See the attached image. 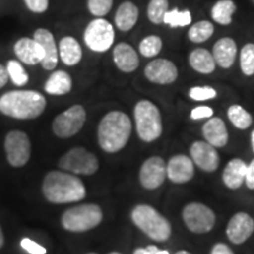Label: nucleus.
<instances>
[{
  "mask_svg": "<svg viewBox=\"0 0 254 254\" xmlns=\"http://www.w3.org/2000/svg\"><path fill=\"white\" fill-rule=\"evenodd\" d=\"M41 193L51 204H73L86 198V187L75 174L63 170H53L44 177Z\"/></svg>",
  "mask_w": 254,
  "mask_h": 254,
  "instance_id": "1",
  "label": "nucleus"
},
{
  "mask_svg": "<svg viewBox=\"0 0 254 254\" xmlns=\"http://www.w3.org/2000/svg\"><path fill=\"white\" fill-rule=\"evenodd\" d=\"M46 106V98L37 91L14 90L0 97V113L18 120L39 118Z\"/></svg>",
  "mask_w": 254,
  "mask_h": 254,
  "instance_id": "2",
  "label": "nucleus"
},
{
  "mask_svg": "<svg viewBox=\"0 0 254 254\" xmlns=\"http://www.w3.org/2000/svg\"><path fill=\"white\" fill-rule=\"evenodd\" d=\"M131 133L132 123L129 117L122 111H112L105 114L99 122L98 144L106 153H117L127 145Z\"/></svg>",
  "mask_w": 254,
  "mask_h": 254,
  "instance_id": "3",
  "label": "nucleus"
},
{
  "mask_svg": "<svg viewBox=\"0 0 254 254\" xmlns=\"http://www.w3.org/2000/svg\"><path fill=\"white\" fill-rule=\"evenodd\" d=\"M131 219L139 230L154 241L164 243L172 234L170 221L151 205H136L131 212Z\"/></svg>",
  "mask_w": 254,
  "mask_h": 254,
  "instance_id": "4",
  "label": "nucleus"
},
{
  "mask_svg": "<svg viewBox=\"0 0 254 254\" xmlns=\"http://www.w3.org/2000/svg\"><path fill=\"white\" fill-rule=\"evenodd\" d=\"M104 219L103 209L97 204H80L66 209L60 222L65 231L84 233L99 226Z\"/></svg>",
  "mask_w": 254,
  "mask_h": 254,
  "instance_id": "5",
  "label": "nucleus"
},
{
  "mask_svg": "<svg viewBox=\"0 0 254 254\" xmlns=\"http://www.w3.org/2000/svg\"><path fill=\"white\" fill-rule=\"evenodd\" d=\"M136 134L144 142H152L163 133V119L157 105L150 100H140L134 106Z\"/></svg>",
  "mask_w": 254,
  "mask_h": 254,
  "instance_id": "6",
  "label": "nucleus"
},
{
  "mask_svg": "<svg viewBox=\"0 0 254 254\" xmlns=\"http://www.w3.org/2000/svg\"><path fill=\"white\" fill-rule=\"evenodd\" d=\"M58 166L60 170L75 176H92L99 170V160L87 148L77 146L60 157Z\"/></svg>",
  "mask_w": 254,
  "mask_h": 254,
  "instance_id": "7",
  "label": "nucleus"
},
{
  "mask_svg": "<svg viewBox=\"0 0 254 254\" xmlns=\"http://www.w3.org/2000/svg\"><path fill=\"white\" fill-rule=\"evenodd\" d=\"M86 123V110L82 105H72L59 113L52 122V132L57 138L68 139L78 134Z\"/></svg>",
  "mask_w": 254,
  "mask_h": 254,
  "instance_id": "8",
  "label": "nucleus"
},
{
  "mask_svg": "<svg viewBox=\"0 0 254 254\" xmlns=\"http://www.w3.org/2000/svg\"><path fill=\"white\" fill-rule=\"evenodd\" d=\"M116 32L112 24L104 18L93 19L84 31V41L91 51L97 53L107 52L113 46Z\"/></svg>",
  "mask_w": 254,
  "mask_h": 254,
  "instance_id": "9",
  "label": "nucleus"
},
{
  "mask_svg": "<svg viewBox=\"0 0 254 254\" xmlns=\"http://www.w3.org/2000/svg\"><path fill=\"white\" fill-rule=\"evenodd\" d=\"M4 150L6 160L12 167H24L30 161L32 153L30 136L26 132L20 129L9 131L5 135Z\"/></svg>",
  "mask_w": 254,
  "mask_h": 254,
  "instance_id": "10",
  "label": "nucleus"
},
{
  "mask_svg": "<svg viewBox=\"0 0 254 254\" xmlns=\"http://www.w3.org/2000/svg\"><path fill=\"white\" fill-rule=\"evenodd\" d=\"M183 220L190 232L205 234L214 227L215 214L208 206L200 202H190L183 209Z\"/></svg>",
  "mask_w": 254,
  "mask_h": 254,
  "instance_id": "11",
  "label": "nucleus"
},
{
  "mask_svg": "<svg viewBox=\"0 0 254 254\" xmlns=\"http://www.w3.org/2000/svg\"><path fill=\"white\" fill-rule=\"evenodd\" d=\"M166 178L167 163L158 155L146 159L139 171V182L146 190L158 189L163 185Z\"/></svg>",
  "mask_w": 254,
  "mask_h": 254,
  "instance_id": "12",
  "label": "nucleus"
},
{
  "mask_svg": "<svg viewBox=\"0 0 254 254\" xmlns=\"http://www.w3.org/2000/svg\"><path fill=\"white\" fill-rule=\"evenodd\" d=\"M144 73L148 81L157 85L173 84L178 78L176 64L164 58L154 59L148 63L146 65Z\"/></svg>",
  "mask_w": 254,
  "mask_h": 254,
  "instance_id": "13",
  "label": "nucleus"
},
{
  "mask_svg": "<svg viewBox=\"0 0 254 254\" xmlns=\"http://www.w3.org/2000/svg\"><path fill=\"white\" fill-rule=\"evenodd\" d=\"M190 153L193 163L205 172H214L220 164V157L217 152V147L207 141L193 142Z\"/></svg>",
  "mask_w": 254,
  "mask_h": 254,
  "instance_id": "14",
  "label": "nucleus"
},
{
  "mask_svg": "<svg viewBox=\"0 0 254 254\" xmlns=\"http://www.w3.org/2000/svg\"><path fill=\"white\" fill-rule=\"evenodd\" d=\"M254 232V219L245 212H239L231 218L226 234L231 243L240 245L245 243Z\"/></svg>",
  "mask_w": 254,
  "mask_h": 254,
  "instance_id": "15",
  "label": "nucleus"
},
{
  "mask_svg": "<svg viewBox=\"0 0 254 254\" xmlns=\"http://www.w3.org/2000/svg\"><path fill=\"white\" fill-rule=\"evenodd\" d=\"M194 176V163L184 154H177L167 163V178L174 184L189 183Z\"/></svg>",
  "mask_w": 254,
  "mask_h": 254,
  "instance_id": "16",
  "label": "nucleus"
},
{
  "mask_svg": "<svg viewBox=\"0 0 254 254\" xmlns=\"http://www.w3.org/2000/svg\"><path fill=\"white\" fill-rule=\"evenodd\" d=\"M13 50L19 62L25 65L34 66L37 64H41L45 57L43 47L34 38H20L18 41H15Z\"/></svg>",
  "mask_w": 254,
  "mask_h": 254,
  "instance_id": "17",
  "label": "nucleus"
},
{
  "mask_svg": "<svg viewBox=\"0 0 254 254\" xmlns=\"http://www.w3.org/2000/svg\"><path fill=\"white\" fill-rule=\"evenodd\" d=\"M33 38L40 44L44 50V53H45V57H44L43 62H41L43 68L46 69V71L55 69L59 62V53L55 36L52 34V32L47 30V28H38L34 32Z\"/></svg>",
  "mask_w": 254,
  "mask_h": 254,
  "instance_id": "18",
  "label": "nucleus"
},
{
  "mask_svg": "<svg viewBox=\"0 0 254 254\" xmlns=\"http://www.w3.org/2000/svg\"><path fill=\"white\" fill-rule=\"evenodd\" d=\"M113 62L117 68L124 73H132L139 67L138 53L127 43H119L114 46Z\"/></svg>",
  "mask_w": 254,
  "mask_h": 254,
  "instance_id": "19",
  "label": "nucleus"
},
{
  "mask_svg": "<svg viewBox=\"0 0 254 254\" xmlns=\"http://www.w3.org/2000/svg\"><path fill=\"white\" fill-rule=\"evenodd\" d=\"M237 43L230 37H224L214 44L212 55L215 64L221 68L232 67L237 57Z\"/></svg>",
  "mask_w": 254,
  "mask_h": 254,
  "instance_id": "20",
  "label": "nucleus"
},
{
  "mask_svg": "<svg viewBox=\"0 0 254 254\" xmlns=\"http://www.w3.org/2000/svg\"><path fill=\"white\" fill-rule=\"evenodd\" d=\"M202 135L206 141L217 148L224 147L228 142L227 127L220 118H209L202 126Z\"/></svg>",
  "mask_w": 254,
  "mask_h": 254,
  "instance_id": "21",
  "label": "nucleus"
},
{
  "mask_svg": "<svg viewBox=\"0 0 254 254\" xmlns=\"http://www.w3.org/2000/svg\"><path fill=\"white\" fill-rule=\"evenodd\" d=\"M247 165L239 158L232 159L225 167L222 173V180L228 189L238 190L245 183Z\"/></svg>",
  "mask_w": 254,
  "mask_h": 254,
  "instance_id": "22",
  "label": "nucleus"
},
{
  "mask_svg": "<svg viewBox=\"0 0 254 254\" xmlns=\"http://www.w3.org/2000/svg\"><path fill=\"white\" fill-rule=\"evenodd\" d=\"M59 59L66 66H75L82 59V49L79 41L71 36L60 39L58 46Z\"/></svg>",
  "mask_w": 254,
  "mask_h": 254,
  "instance_id": "23",
  "label": "nucleus"
},
{
  "mask_svg": "<svg viewBox=\"0 0 254 254\" xmlns=\"http://www.w3.org/2000/svg\"><path fill=\"white\" fill-rule=\"evenodd\" d=\"M139 19V8L134 2L124 1L119 5L114 15V23L117 28L123 32L131 31L135 26L136 21Z\"/></svg>",
  "mask_w": 254,
  "mask_h": 254,
  "instance_id": "24",
  "label": "nucleus"
},
{
  "mask_svg": "<svg viewBox=\"0 0 254 254\" xmlns=\"http://www.w3.org/2000/svg\"><path fill=\"white\" fill-rule=\"evenodd\" d=\"M73 81L71 75L66 71H55L47 79L44 90L50 95H65L72 91Z\"/></svg>",
  "mask_w": 254,
  "mask_h": 254,
  "instance_id": "25",
  "label": "nucleus"
},
{
  "mask_svg": "<svg viewBox=\"0 0 254 254\" xmlns=\"http://www.w3.org/2000/svg\"><path fill=\"white\" fill-rule=\"evenodd\" d=\"M189 63L190 67L201 74H209L214 72L217 66L213 55L206 49L193 50L189 57Z\"/></svg>",
  "mask_w": 254,
  "mask_h": 254,
  "instance_id": "26",
  "label": "nucleus"
},
{
  "mask_svg": "<svg viewBox=\"0 0 254 254\" xmlns=\"http://www.w3.org/2000/svg\"><path fill=\"white\" fill-rule=\"evenodd\" d=\"M237 11V5L233 0H219L212 7L211 15L215 23L227 26L232 23V15Z\"/></svg>",
  "mask_w": 254,
  "mask_h": 254,
  "instance_id": "27",
  "label": "nucleus"
},
{
  "mask_svg": "<svg viewBox=\"0 0 254 254\" xmlns=\"http://www.w3.org/2000/svg\"><path fill=\"white\" fill-rule=\"evenodd\" d=\"M214 33V25L209 20H200L192 25L187 32V37L192 43L200 44L208 40Z\"/></svg>",
  "mask_w": 254,
  "mask_h": 254,
  "instance_id": "28",
  "label": "nucleus"
},
{
  "mask_svg": "<svg viewBox=\"0 0 254 254\" xmlns=\"http://www.w3.org/2000/svg\"><path fill=\"white\" fill-rule=\"evenodd\" d=\"M227 116L230 122L239 129H246L252 125V116L240 105H232V106H230V109L227 111Z\"/></svg>",
  "mask_w": 254,
  "mask_h": 254,
  "instance_id": "29",
  "label": "nucleus"
},
{
  "mask_svg": "<svg viewBox=\"0 0 254 254\" xmlns=\"http://www.w3.org/2000/svg\"><path fill=\"white\" fill-rule=\"evenodd\" d=\"M6 68H7L9 79L13 82L15 86L23 87L28 84L30 81V75L25 71L24 66L21 65L20 62L18 60H8L6 64Z\"/></svg>",
  "mask_w": 254,
  "mask_h": 254,
  "instance_id": "30",
  "label": "nucleus"
},
{
  "mask_svg": "<svg viewBox=\"0 0 254 254\" xmlns=\"http://www.w3.org/2000/svg\"><path fill=\"white\" fill-rule=\"evenodd\" d=\"M161 49H163V40L155 34L145 37L139 43V52L145 58H153V57L158 56Z\"/></svg>",
  "mask_w": 254,
  "mask_h": 254,
  "instance_id": "31",
  "label": "nucleus"
},
{
  "mask_svg": "<svg viewBox=\"0 0 254 254\" xmlns=\"http://www.w3.org/2000/svg\"><path fill=\"white\" fill-rule=\"evenodd\" d=\"M163 23L170 25L173 28L189 26L192 23V14H190L189 9H186V11H179L178 8H174L172 11H167L165 13Z\"/></svg>",
  "mask_w": 254,
  "mask_h": 254,
  "instance_id": "32",
  "label": "nucleus"
},
{
  "mask_svg": "<svg viewBox=\"0 0 254 254\" xmlns=\"http://www.w3.org/2000/svg\"><path fill=\"white\" fill-rule=\"evenodd\" d=\"M168 11V0H150L147 5V18L151 23H163L164 15Z\"/></svg>",
  "mask_w": 254,
  "mask_h": 254,
  "instance_id": "33",
  "label": "nucleus"
},
{
  "mask_svg": "<svg viewBox=\"0 0 254 254\" xmlns=\"http://www.w3.org/2000/svg\"><path fill=\"white\" fill-rule=\"evenodd\" d=\"M240 68L247 77L254 75V44L244 45L240 51Z\"/></svg>",
  "mask_w": 254,
  "mask_h": 254,
  "instance_id": "34",
  "label": "nucleus"
},
{
  "mask_svg": "<svg viewBox=\"0 0 254 254\" xmlns=\"http://www.w3.org/2000/svg\"><path fill=\"white\" fill-rule=\"evenodd\" d=\"M113 0H87V8L92 15L104 18L112 9Z\"/></svg>",
  "mask_w": 254,
  "mask_h": 254,
  "instance_id": "35",
  "label": "nucleus"
},
{
  "mask_svg": "<svg viewBox=\"0 0 254 254\" xmlns=\"http://www.w3.org/2000/svg\"><path fill=\"white\" fill-rule=\"evenodd\" d=\"M189 94L190 99L195 101H206L214 99L217 97V91L209 86H195L190 88Z\"/></svg>",
  "mask_w": 254,
  "mask_h": 254,
  "instance_id": "36",
  "label": "nucleus"
},
{
  "mask_svg": "<svg viewBox=\"0 0 254 254\" xmlns=\"http://www.w3.org/2000/svg\"><path fill=\"white\" fill-rule=\"evenodd\" d=\"M20 246L24 251H26L28 254H46L47 250L40 244L36 243L30 238H23L20 241Z\"/></svg>",
  "mask_w": 254,
  "mask_h": 254,
  "instance_id": "37",
  "label": "nucleus"
},
{
  "mask_svg": "<svg viewBox=\"0 0 254 254\" xmlns=\"http://www.w3.org/2000/svg\"><path fill=\"white\" fill-rule=\"evenodd\" d=\"M26 7L33 13L40 14L47 11L50 0H24Z\"/></svg>",
  "mask_w": 254,
  "mask_h": 254,
  "instance_id": "38",
  "label": "nucleus"
},
{
  "mask_svg": "<svg viewBox=\"0 0 254 254\" xmlns=\"http://www.w3.org/2000/svg\"><path fill=\"white\" fill-rule=\"evenodd\" d=\"M213 116V110L208 106H199L195 107L190 112V118L193 120H200V119H209Z\"/></svg>",
  "mask_w": 254,
  "mask_h": 254,
  "instance_id": "39",
  "label": "nucleus"
},
{
  "mask_svg": "<svg viewBox=\"0 0 254 254\" xmlns=\"http://www.w3.org/2000/svg\"><path fill=\"white\" fill-rule=\"evenodd\" d=\"M133 254H170L167 251L165 250H159L157 246L150 245L146 247H139L134 251Z\"/></svg>",
  "mask_w": 254,
  "mask_h": 254,
  "instance_id": "40",
  "label": "nucleus"
},
{
  "mask_svg": "<svg viewBox=\"0 0 254 254\" xmlns=\"http://www.w3.org/2000/svg\"><path fill=\"white\" fill-rule=\"evenodd\" d=\"M245 183L250 190H254V159L251 161L250 165H247Z\"/></svg>",
  "mask_w": 254,
  "mask_h": 254,
  "instance_id": "41",
  "label": "nucleus"
},
{
  "mask_svg": "<svg viewBox=\"0 0 254 254\" xmlns=\"http://www.w3.org/2000/svg\"><path fill=\"white\" fill-rule=\"evenodd\" d=\"M211 254H234L230 247L226 244L219 243L217 245L213 246V249L211 251Z\"/></svg>",
  "mask_w": 254,
  "mask_h": 254,
  "instance_id": "42",
  "label": "nucleus"
},
{
  "mask_svg": "<svg viewBox=\"0 0 254 254\" xmlns=\"http://www.w3.org/2000/svg\"><path fill=\"white\" fill-rule=\"evenodd\" d=\"M8 78H9V75H8L7 68H6V66L0 64V90H1V88L4 87L6 84H7Z\"/></svg>",
  "mask_w": 254,
  "mask_h": 254,
  "instance_id": "43",
  "label": "nucleus"
},
{
  "mask_svg": "<svg viewBox=\"0 0 254 254\" xmlns=\"http://www.w3.org/2000/svg\"><path fill=\"white\" fill-rule=\"evenodd\" d=\"M5 244V236H4V232H2V228L0 226V250L2 249Z\"/></svg>",
  "mask_w": 254,
  "mask_h": 254,
  "instance_id": "44",
  "label": "nucleus"
},
{
  "mask_svg": "<svg viewBox=\"0 0 254 254\" xmlns=\"http://www.w3.org/2000/svg\"><path fill=\"white\" fill-rule=\"evenodd\" d=\"M251 139H252V147H253V151H254V129H253L252 134H251Z\"/></svg>",
  "mask_w": 254,
  "mask_h": 254,
  "instance_id": "45",
  "label": "nucleus"
},
{
  "mask_svg": "<svg viewBox=\"0 0 254 254\" xmlns=\"http://www.w3.org/2000/svg\"><path fill=\"white\" fill-rule=\"evenodd\" d=\"M176 254H190V253L187 252V251H179V252H177Z\"/></svg>",
  "mask_w": 254,
  "mask_h": 254,
  "instance_id": "46",
  "label": "nucleus"
},
{
  "mask_svg": "<svg viewBox=\"0 0 254 254\" xmlns=\"http://www.w3.org/2000/svg\"><path fill=\"white\" fill-rule=\"evenodd\" d=\"M109 254H122V253H119V252H112V253H109Z\"/></svg>",
  "mask_w": 254,
  "mask_h": 254,
  "instance_id": "47",
  "label": "nucleus"
},
{
  "mask_svg": "<svg viewBox=\"0 0 254 254\" xmlns=\"http://www.w3.org/2000/svg\"><path fill=\"white\" fill-rule=\"evenodd\" d=\"M88 254H97V253H88Z\"/></svg>",
  "mask_w": 254,
  "mask_h": 254,
  "instance_id": "48",
  "label": "nucleus"
},
{
  "mask_svg": "<svg viewBox=\"0 0 254 254\" xmlns=\"http://www.w3.org/2000/svg\"><path fill=\"white\" fill-rule=\"evenodd\" d=\"M252 1H253V2H254V0H252Z\"/></svg>",
  "mask_w": 254,
  "mask_h": 254,
  "instance_id": "49",
  "label": "nucleus"
}]
</instances>
